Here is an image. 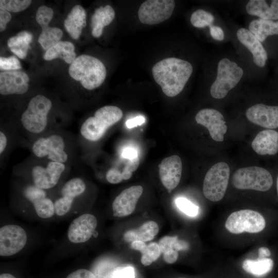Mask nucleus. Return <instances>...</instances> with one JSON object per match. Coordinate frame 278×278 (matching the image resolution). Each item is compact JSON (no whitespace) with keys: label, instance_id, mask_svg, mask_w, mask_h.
Returning <instances> with one entry per match:
<instances>
[{"label":"nucleus","instance_id":"nucleus-1","mask_svg":"<svg viewBox=\"0 0 278 278\" xmlns=\"http://www.w3.org/2000/svg\"><path fill=\"white\" fill-rule=\"evenodd\" d=\"M188 61L175 57L163 59L155 64L152 73L155 81L168 97H174L183 90L193 72Z\"/></svg>","mask_w":278,"mask_h":278},{"label":"nucleus","instance_id":"nucleus-2","mask_svg":"<svg viewBox=\"0 0 278 278\" xmlns=\"http://www.w3.org/2000/svg\"><path fill=\"white\" fill-rule=\"evenodd\" d=\"M70 76L79 81L85 89L92 90L101 85L106 77L107 71L98 59L88 55L76 58L68 68Z\"/></svg>","mask_w":278,"mask_h":278},{"label":"nucleus","instance_id":"nucleus-3","mask_svg":"<svg viewBox=\"0 0 278 278\" xmlns=\"http://www.w3.org/2000/svg\"><path fill=\"white\" fill-rule=\"evenodd\" d=\"M123 115L122 110L116 106H103L95 112L94 116L89 117L83 123L80 133L87 140L98 141L109 128L120 120Z\"/></svg>","mask_w":278,"mask_h":278},{"label":"nucleus","instance_id":"nucleus-4","mask_svg":"<svg viewBox=\"0 0 278 278\" xmlns=\"http://www.w3.org/2000/svg\"><path fill=\"white\" fill-rule=\"evenodd\" d=\"M51 107V101L44 95H38L32 98L21 116L24 128L32 134L43 132L47 127V116Z\"/></svg>","mask_w":278,"mask_h":278},{"label":"nucleus","instance_id":"nucleus-5","mask_svg":"<svg viewBox=\"0 0 278 278\" xmlns=\"http://www.w3.org/2000/svg\"><path fill=\"white\" fill-rule=\"evenodd\" d=\"M244 71L237 64L228 58H223L218 62L217 76L210 88L211 96L222 99L239 83Z\"/></svg>","mask_w":278,"mask_h":278},{"label":"nucleus","instance_id":"nucleus-6","mask_svg":"<svg viewBox=\"0 0 278 278\" xmlns=\"http://www.w3.org/2000/svg\"><path fill=\"white\" fill-rule=\"evenodd\" d=\"M232 184L238 189L266 192L272 187L273 179L266 169L251 166L236 170L232 177Z\"/></svg>","mask_w":278,"mask_h":278},{"label":"nucleus","instance_id":"nucleus-7","mask_svg":"<svg viewBox=\"0 0 278 278\" xmlns=\"http://www.w3.org/2000/svg\"><path fill=\"white\" fill-rule=\"evenodd\" d=\"M228 164L221 162L213 165L206 172L203 184L204 197L211 201L221 200L226 192L230 178Z\"/></svg>","mask_w":278,"mask_h":278},{"label":"nucleus","instance_id":"nucleus-8","mask_svg":"<svg viewBox=\"0 0 278 278\" xmlns=\"http://www.w3.org/2000/svg\"><path fill=\"white\" fill-rule=\"evenodd\" d=\"M265 226L264 217L251 210H241L231 213L225 223L227 230L233 234L256 233L263 231Z\"/></svg>","mask_w":278,"mask_h":278},{"label":"nucleus","instance_id":"nucleus-9","mask_svg":"<svg viewBox=\"0 0 278 278\" xmlns=\"http://www.w3.org/2000/svg\"><path fill=\"white\" fill-rule=\"evenodd\" d=\"M64 148L65 143L62 137L52 134L36 140L32 145V151L38 158H47L50 161L64 164L68 159Z\"/></svg>","mask_w":278,"mask_h":278},{"label":"nucleus","instance_id":"nucleus-10","mask_svg":"<svg viewBox=\"0 0 278 278\" xmlns=\"http://www.w3.org/2000/svg\"><path fill=\"white\" fill-rule=\"evenodd\" d=\"M175 7V2L173 0L146 1L138 9V19L144 24H158L171 16Z\"/></svg>","mask_w":278,"mask_h":278},{"label":"nucleus","instance_id":"nucleus-11","mask_svg":"<svg viewBox=\"0 0 278 278\" xmlns=\"http://www.w3.org/2000/svg\"><path fill=\"white\" fill-rule=\"evenodd\" d=\"M27 241L25 231L20 226L6 225L0 229V255L8 256L20 251Z\"/></svg>","mask_w":278,"mask_h":278},{"label":"nucleus","instance_id":"nucleus-12","mask_svg":"<svg viewBox=\"0 0 278 278\" xmlns=\"http://www.w3.org/2000/svg\"><path fill=\"white\" fill-rule=\"evenodd\" d=\"M53 16V10L45 5L40 6L36 12V21L42 29L39 37L38 42L45 50L59 42L63 36L61 29L49 26V23Z\"/></svg>","mask_w":278,"mask_h":278},{"label":"nucleus","instance_id":"nucleus-13","mask_svg":"<svg viewBox=\"0 0 278 278\" xmlns=\"http://www.w3.org/2000/svg\"><path fill=\"white\" fill-rule=\"evenodd\" d=\"M197 124L206 127L212 138L222 142L227 131V126L222 114L214 109L205 108L200 110L195 116Z\"/></svg>","mask_w":278,"mask_h":278},{"label":"nucleus","instance_id":"nucleus-14","mask_svg":"<svg viewBox=\"0 0 278 278\" xmlns=\"http://www.w3.org/2000/svg\"><path fill=\"white\" fill-rule=\"evenodd\" d=\"M63 163L49 161L46 166L36 165L31 170L33 184L37 187L48 189L54 187L65 170Z\"/></svg>","mask_w":278,"mask_h":278},{"label":"nucleus","instance_id":"nucleus-15","mask_svg":"<svg viewBox=\"0 0 278 278\" xmlns=\"http://www.w3.org/2000/svg\"><path fill=\"white\" fill-rule=\"evenodd\" d=\"M85 188V184L79 178H74L67 181L62 188L61 197L54 203L55 214L61 216L68 213L74 199L82 194Z\"/></svg>","mask_w":278,"mask_h":278},{"label":"nucleus","instance_id":"nucleus-16","mask_svg":"<svg viewBox=\"0 0 278 278\" xmlns=\"http://www.w3.org/2000/svg\"><path fill=\"white\" fill-rule=\"evenodd\" d=\"M97 225L96 218L84 214L73 220L67 231L68 240L74 244L84 242L90 239Z\"/></svg>","mask_w":278,"mask_h":278},{"label":"nucleus","instance_id":"nucleus-17","mask_svg":"<svg viewBox=\"0 0 278 278\" xmlns=\"http://www.w3.org/2000/svg\"><path fill=\"white\" fill-rule=\"evenodd\" d=\"M247 119L257 126L273 129L278 128V106L263 103L253 105L246 112Z\"/></svg>","mask_w":278,"mask_h":278},{"label":"nucleus","instance_id":"nucleus-18","mask_svg":"<svg viewBox=\"0 0 278 278\" xmlns=\"http://www.w3.org/2000/svg\"><path fill=\"white\" fill-rule=\"evenodd\" d=\"M143 192L141 185H134L123 190L112 203L113 216L121 217L132 214Z\"/></svg>","mask_w":278,"mask_h":278},{"label":"nucleus","instance_id":"nucleus-19","mask_svg":"<svg viewBox=\"0 0 278 278\" xmlns=\"http://www.w3.org/2000/svg\"><path fill=\"white\" fill-rule=\"evenodd\" d=\"M29 78L23 71H5L0 73V93L3 95H21L29 87Z\"/></svg>","mask_w":278,"mask_h":278},{"label":"nucleus","instance_id":"nucleus-20","mask_svg":"<svg viewBox=\"0 0 278 278\" xmlns=\"http://www.w3.org/2000/svg\"><path fill=\"white\" fill-rule=\"evenodd\" d=\"M159 175L163 186L170 192L179 184L182 175L181 158L173 155L164 158L159 165Z\"/></svg>","mask_w":278,"mask_h":278},{"label":"nucleus","instance_id":"nucleus-21","mask_svg":"<svg viewBox=\"0 0 278 278\" xmlns=\"http://www.w3.org/2000/svg\"><path fill=\"white\" fill-rule=\"evenodd\" d=\"M25 198L31 202L38 216L42 218L52 217L55 212L54 203L48 198L44 189L34 185H28L24 190Z\"/></svg>","mask_w":278,"mask_h":278},{"label":"nucleus","instance_id":"nucleus-22","mask_svg":"<svg viewBox=\"0 0 278 278\" xmlns=\"http://www.w3.org/2000/svg\"><path fill=\"white\" fill-rule=\"evenodd\" d=\"M239 42L252 53L254 63L259 67H264L268 59V54L261 42L248 30L239 29L236 33Z\"/></svg>","mask_w":278,"mask_h":278},{"label":"nucleus","instance_id":"nucleus-23","mask_svg":"<svg viewBox=\"0 0 278 278\" xmlns=\"http://www.w3.org/2000/svg\"><path fill=\"white\" fill-rule=\"evenodd\" d=\"M253 150L259 155H274L278 152V132L272 129L260 131L251 143Z\"/></svg>","mask_w":278,"mask_h":278},{"label":"nucleus","instance_id":"nucleus-24","mask_svg":"<svg viewBox=\"0 0 278 278\" xmlns=\"http://www.w3.org/2000/svg\"><path fill=\"white\" fill-rule=\"evenodd\" d=\"M158 244L165 262L169 264L177 261L179 251L187 250L189 248L188 244L179 239L177 236H165L159 240Z\"/></svg>","mask_w":278,"mask_h":278},{"label":"nucleus","instance_id":"nucleus-25","mask_svg":"<svg viewBox=\"0 0 278 278\" xmlns=\"http://www.w3.org/2000/svg\"><path fill=\"white\" fill-rule=\"evenodd\" d=\"M247 12L267 20H278V0L268 2L264 0H250L246 6Z\"/></svg>","mask_w":278,"mask_h":278},{"label":"nucleus","instance_id":"nucleus-26","mask_svg":"<svg viewBox=\"0 0 278 278\" xmlns=\"http://www.w3.org/2000/svg\"><path fill=\"white\" fill-rule=\"evenodd\" d=\"M86 12L80 5H75L67 14L64 26L68 33L74 39H78L82 29L86 26Z\"/></svg>","mask_w":278,"mask_h":278},{"label":"nucleus","instance_id":"nucleus-27","mask_svg":"<svg viewBox=\"0 0 278 278\" xmlns=\"http://www.w3.org/2000/svg\"><path fill=\"white\" fill-rule=\"evenodd\" d=\"M122 168L118 167L110 168L106 173V179L110 183L117 184L123 180L129 179L135 171L140 164V159L137 157L132 159L121 158Z\"/></svg>","mask_w":278,"mask_h":278},{"label":"nucleus","instance_id":"nucleus-28","mask_svg":"<svg viewBox=\"0 0 278 278\" xmlns=\"http://www.w3.org/2000/svg\"><path fill=\"white\" fill-rule=\"evenodd\" d=\"M115 17V11L110 5L100 6L95 9L92 16L91 26L92 34L95 38L100 37L103 27L109 25Z\"/></svg>","mask_w":278,"mask_h":278},{"label":"nucleus","instance_id":"nucleus-29","mask_svg":"<svg viewBox=\"0 0 278 278\" xmlns=\"http://www.w3.org/2000/svg\"><path fill=\"white\" fill-rule=\"evenodd\" d=\"M159 228L154 221H148L135 229L126 231L124 235L125 242H132L134 241H149L158 234Z\"/></svg>","mask_w":278,"mask_h":278},{"label":"nucleus","instance_id":"nucleus-30","mask_svg":"<svg viewBox=\"0 0 278 278\" xmlns=\"http://www.w3.org/2000/svg\"><path fill=\"white\" fill-rule=\"evenodd\" d=\"M43 58L46 61L60 58L71 64L76 58L75 46L70 42L60 41L46 51Z\"/></svg>","mask_w":278,"mask_h":278},{"label":"nucleus","instance_id":"nucleus-31","mask_svg":"<svg viewBox=\"0 0 278 278\" xmlns=\"http://www.w3.org/2000/svg\"><path fill=\"white\" fill-rule=\"evenodd\" d=\"M249 30L260 42H263L268 36L278 34V21L254 20L249 25Z\"/></svg>","mask_w":278,"mask_h":278},{"label":"nucleus","instance_id":"nucleus-32","mask_svg":"<svg viewBox=\"0 0 278 278\" xmlns=\"http://www.w3.org/2000/svg\"><path fill=\"white\" fill-rule=\"evenodd\" d=\"M32 40V34L27 31L19 32L11 37L7 41V45L10 50L20 59H24L27 51L30 48V43Z\"/></svg>","mask_w":278,"mask_h":278},{"label":"nucleus","instance_id":"nucleus-33","mask_svg":"<svg viewBox=\"0 0 278 278\" xmlns=\"http://www.w3.org/2000/svg\"><path fill=\"white\" fill-rule=\"evenodd\" d=\"M273 266V261L270 258H258L257 260L246 259L242 265L247 272L255 276H262L270 272Z\"/></svg>","mask_w":278,"mask_h":278},{"label":"nucleus","instance_id":"nucleus-34","mask_svg":"<svg viewBox=\"0 0 278 278\" xmlns=\"http://www.w3.org/2000/svg\"><path fill=\"white\" fill-rule=\"evenodd\" d=\"M137 251L141 252V261L145 266H149L156 261L161 254L159 244L155 242L146 245L145 242L142 241L138 245Z\"/></svg>","mask_w":278,"mask_h":278},{"label":"nucleus","instance_id":"nucleus-35","mask_svg":"<svg viewBox=\"0 0 278 278\" xmlns=\"http://www.w3.org/2000/svg\"><path fill=\"white\" fill-rule=\"evenodd\" d=\"M215 18L213 14L203 9H198L191 15L190 21L193 26L197 28L210 27Z\"/></svg>","mask_w":278,"mask_h":278},{"label":"nucleus","instance_id":"nucleus-36","mask_svg":"<svg viewBox=\"0 0 278 278\" xmlns=\"http://www.w3.org/2000/svg\"><path fill=\"white\" fill-rule=\"evenodd\" d=\"M31 3L30 0H1L0 9L18 12L26 9Z\"/></svg>","mask_w":278,"mask_h":278},{"label":"nucleus","instance_id":"nucleus-37","mask_svg":"<svg viewBox=\"0 0 278 278\" xmlns=\"http://www.w3.org/2000/svg\"><path fill=\"white\" fill-rule=\"evenodd\" d=\"M177 207L188 216L195 217L198 214L199 207L185 198L179 197L176 200Z\"/></svg>","mask_w":278,"mask_h":278},{"label":"nucleus","instance_id":"nucleus-38","mask_svg":"<svg viewBox=\"0 0 278 278\" xmlns=\"http://www.w3.org/2000/svg\"><path fill=\"white\" fill-rule=\"evenodd\" d=\"M135 270L130 266L116 267L109 272L107 278H134Z\"/></svg>","mask_w":278,"mask_h":278},{"label":"nucleus","instance_id":"nucleus-39","mask_svg":"<svg viewBox=\"0 0 278 278\" xmlns=\"http://www.w3.org/2000/svg\"><path fill=\"white\" fill-rule=\"evenodd\" d=\"M21 68L20 61L14 56L9 57H0V69L2 71H18Z\"/></svg>","mask_w":278,"mask_h":278},{"label":"nucleus","instance_id":"nucleus-40","mask_svg":"<svg viewBox=\"0 0 278 278\" xmlns=\"http://www.w3.org/2000/svg\"><path fill=\"white\" fill-rule=\"evenodd\" d=\"M66 278H96L91 271L80 269L70 273Z\"/></svg>","mask_w":278,"mask_h":278},{"label":"nucleus","instance_id":"nucleus-41","mask_svg":"<svg viewBox=\"0 0 278 278\" xmlns=\"http://www.w3.org/2000/svg\"><path fill=\"white\" fill-rule=\"evenodd\" d=\"M11 15L9 12L0 9V31H4L6 28L7 24L11 20Z\"/></svg>","mask_w":278,"mask_h":278},{"label":"nucleus","instance_id":"nucleus-42","mask_svg":"<svg viewBox=\"0 0 278 278\" xmlns=\"http://www.w3.org/2000/svg\"><path fill=\"white\" fill-rule=\"evenodd\" d=\"M210 34L212 37L218 41H222L224 39V33L221 27L218 26L211 25L210 27Z\"/></svg>","mask_w":278,"mask_h":278},{"label":"nucleus","instance_id":"nucleus-43","mask_svg":"<svg viewBox=\"0 0 278 278\" xmlns=\"http://www.w3.org/2000/svg\"><path fill=\"white\" fill-rule=\"evenodd\" d=\"M121 157L123 158L132 159L138 157V151L133 147H126L122 151Z\"/></svg>","mask_w":278,"mask_h":278},{"label":"nucleus","instance_id":"nucleus-44","mask_svg":"<svg viewBox=\"0 0 278 278\" xmlns=\"http://www.w3.org/2000/svg\"><path fill=\"white\" fill-rule=\"evenodd\" d=\"M145 121V118L142 116H138L134 118L129 119L126 123L128 128H132L137 126L141 125Z\"/></svg>","mask_w":278,"mask_h":278},{"label":"nucleus","instance_id":"nucleus-45","mask_svg":"<svg viewBox=\"0 0 278 278\" xmlns=\"http://www.w3.org/2000/svg\"><path fill=\"white\" fill-rule=\"evenodd\" d=\"M7 143V139L3 132H0V153L2 154L5 150Z\"/></svg>","mask_w":278,"mask_h":278},{"label":"nucleus","instance_id":"nucleus-46","mask_svg":"<svg viewBox=\"0 0 278 278\" xmlns=\"http://www.w3.org/2000/svg\"><path fill=\"white\" fill-rule=\"evenodd\" d=\"M271 254L270 251L267 248L262 247L258 249V258H266Z\"/></svg>","mask_w":278,"mask_h":278},{"label":"nucleus","instance_id":"nucleus-47","mask_svg":"<svg viewBox=\"0 0 278 278\" xmlns=\"http://www.w3.org/2000/svg\"><path fill=\"white\" fill-rule=\"evenodd\" d=\"M0 278H15L13 275L9 273H3L1 274Z\"/></svg>","mask_w":278,"mask_h":278},{"label":"nucleus","instance_id":"nucleus-48","mask_svg":"<svg viewBox=\"0 0 278 278\" xmlns=\"http://www.w3.org/2000/svg\"><path fill=\"white\" fill-rule=\"evenodd\" d=\"M276 188H277V195H278V177L277 178V182H276Z\"/></svg>","mask_w":278,"mask_h":278},{"label":"nucleus","instance_id":"nucleus-49","mask_svg":"<svg viewBox=\"0 0 278 278\" xmlns=\"http://www.w3.org/2000/svg\"><path fill=\"white\" fill-rule=\"evenodd\" d=\"M180 278H183V277H180Z\"/></svg>","mask_w":278,"mask_h":278}]
</instances>
